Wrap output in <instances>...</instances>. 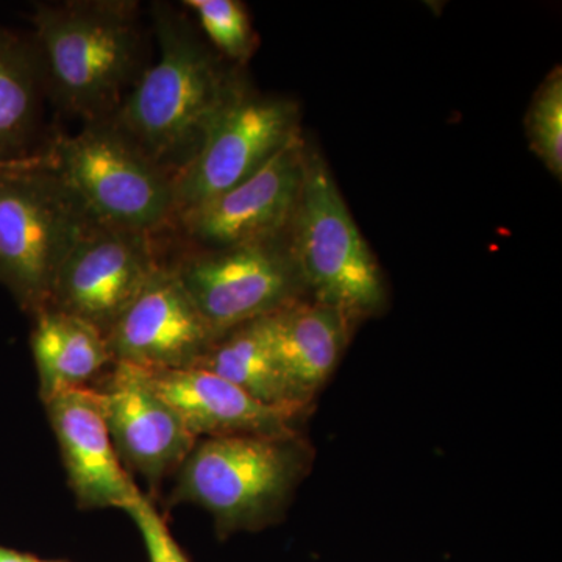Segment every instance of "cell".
Here are the masks:
<instances>
[{"mask_svg":"<svg viewBox=\"0 0 562 562\" xmlns=\"http://www.w3.org/2000/svg\"><path fill=\"white\" fill-rule=\"evenodd\" d=\"M151 13L160 57L105 122L173 181L241 85L231 79L179 11L155 3Z\"/></svg>","mask_w":562,"mask_h":562,"instance_id":"1","label":"cell"},{"mask_svg":"<svg viewBox=\"0 0 562 562\" xmlns=\"http://www.w3.org/2000/svg\"><path fill=\"white\" fill-rule=\"evenodd\" d=\"M33 24L44 81L58 105L87 124L110 120L144 72L138 3H38Z\"/></svg>","mask_w":562,"mask_h":562,"instance_id":"2","label":"cell"},{"mask_svg":"<svg viewBox=\"0 0 562 562\" xmlns=\"http://www.w3.org/2000/svg\"><path fill=\"white\" fill-rule=\"evenodd\" d=\"M98 225L49 155L0 162V280L29 308L49 305L63 261Z\"/></svg>","mask_w":562,"mask_h":562,"instance_id":"3","label":"cell"},{"mask_svg":"<svg viewBox=\"0 0 562 562\" xmlns=\"http://www.w3.org/2000/svg\"><path fill=\"white\" fill-rule=\"evenodd\" d=\"M288 232L303 286L314 301L341 310L350 321L379 312L384 284L379 262L355 224L321 155H306L305 179Z\"/></svg>","mask_w":562,"mask_h":562,"instance_id":"4","label":"cell"},{"mask_svg":"<svg viewBox=\"0 0 562 562\" xmlns=\"http://www.w3.org/2000/svg\"><path fill=\"white\" fill-rule=\"evenodd\" d=\"M303 462L294 435L206 438L181 464L172 498L202 506L221 527H249L279 508Z\"/></svg>","mask_w":562,"mask_h":562,"instance_id":"5","label":"cell"},{"mask_svg":"<svg viewBox=\"0 0 562 562\" xmlns=\"http://www.w3.org/2000/svg\"><path fill=\"white\" fill-rule=\"evenodd\" d=\"M47 155L98 224L151 236L172 224L171 177L109 122H92L79 135L63 136Z\"/></svg>","mask_w":562,"mask_h":562,"instance_id":"6","label":"cell"},{"mask_svg":"<svg viewBox=\"0 0 562 562\" xmlns=\"http://www.w3.org/2000/svg\"><path fill=\"white\" fill-rule=\"evenodd\" d=\"M172 272L214 339L280 312L305 290L290 246L279 239L222 250H195Z\"/></svg>","mask_w":562,"mask_h":562,"instance_id":"7","label":"cell"},{"mask_svg":"<svg viewBox=\"0 0 562 562\" xmlns=\"http://www.w3.org/2000/svg\"><path fill=\"white\" fill-rule=\"evenodd\" d=\"M297 124L291 101L239 88L211 124L198 155L173 179L176 216L260 171L299 135Z\"/></svg>","mask_w":562,"mask_h":562,"instance_id":"8","label":"cell"},{"mask_svg":"<svg viewBox=\"0 0 562 562\" xmlns=\"http://www.w3.org/2000/svg\"><path fill=\"white\" fill-rule=\"evenodd\" d=\"M301 135L250 176L216 198L177 214L172 224L198 250H222L281 238L297 210L305 179Z\"/></svg>","mask_w":562,"mask_h":562,"instance_id":"9","label":"cell"},{"mask_svg":"<svg viewBox=\"0 0 562 562\" xmlns=\"http://www.w3.org/2000/svg\"><path fill=\"white\" fill-rule=\"evenodd\" d=\"M160 268L154 236L98 225L63 261L47 306L106 336Z\"/></svg>","mask_w":562,"mask_h":562,"instance_id":"10","label":"cell"},{"mask_svg":"<svg viewBox=\"0 0 562 562\" xmlns=\"http://www.w3.org/2000/svg\"><path fill=\"white\" fill-rule=\"evenodd\" d=\"M105 338L113 360L144 369L191 368L216 341L166 266L151 276Z\"/></svg>","mask_w":562,"mask_h":562,"instance_id":"11","label":"cell"},{"mask_svg":"<svg viewBox=\"0 0 562 562\" xmlns=\"http://www.w3.org/2000/svg\"><path fill=\"white\" fill-rule=\"evenodd\" d=\"M102 395L103 412L122 464L150 484L180 469L198 439L154 390L144 368L116 361Z\"/></svg>","mask_w":562,"mask_h":562,"instance_id":"12","label":"cell"},{"mask_svg":"<svg viewBox=\"0 0 562 562\" xmlns=\"http://www.w3.org/2000/svg\"><path fill=\"white\" fill-rule=\"evenodd\" d=\"M46 405L77 501L83 508L125 512L140 491L111 441L101 392L74 387L54 395Z\"/></svg>","mask_w":562,"mask_h":562,"instance_id":"13","label":"cell"},{"mask_svg":"<svg viewBox=\"0 0 562 562\" xmlns=\"http://www.w3.org/2000/svg\"><path fill=\"white\" fill-rule=\"evenodd\" d=\"M154 390L194 436L294 435L297 413L255 401L236 384L199 368L146 369Z\"/></svg>","mask_w":562,"mask_h":562,"instance_id":"14","label":"cell"},{"mask_svg":"<svg viewBox=\"0 0 562 562\" xmlns=\"http://www.w3.org/2000/svg\"><path fill=\"white\" fill-rule=\"evenodd\" d=\"M350 322L341 310L316 301H299L266 316L284 380L305 408L335 371Z\"/></svg>","mask_w":562,"mask_h":562,"instance_id":"15","label":"cell"},{"mask_svg":"<svg viewBox=\"0 0 562 562\" xmlns=\"http://www.w3.org/2000/svg\"><path fill=\"white\" fill-rule=\"evenodd\" d=\"M44 402L85 383L113 360L105 335L94 325L58 310L38 312L32 336Z\"/></svg>","mask_w":562,"mask_h":562,"instance_id":"16","label":"cell"},{"mask_svg":"<svg viewBox=\"0 0 562 562\" xmlns=\"http://www.w3.org/2000/svg\"><path fill=\"white\" fill-rule=\"evenodd\" d=\"M191 368L216 373L247 392L255 401L273 408L297 414L305 408L295 401L284 380L266 316L225 333L211 344Z\"/></svg>","mask_w":562,"mask_h":562,"instance_id":"17","label":"cell"},{"mask_svg":"<svg viewBox=\"0 0 562 562\" xmlns=\"http://www.w3.org/2000/svg\"><path fill=\"white\" fill-rule=\"evenodd\" d=\"M43 83L38 50L0 29V162L25 158Z\"/></svg>","mask_w":562,"mask_h":562,"instance_id":"18","label":"cell"},{"mask_svg":"<svg viewBox=\"0 0 562 562\" xmlns=\"http://www.w3.org/2000/svg\"><path fill=\"white\" fill-rule=\"evenodd\" d=\"M183 5L194 11L202 31L213 46L233 61L244 63L254 54L257 40L249 13L236 0H187Z\"/></svg>","mask_w":562,"mask_h":562,"instance_id":"19","label":"cell"},{"mask_svg":"<svg viewBox=\"0 0 562 562\" xmlns=\"http://www.w3.org/2000/svg\"><path fill=\"white\" fill-rule=\"evenodd\" d=\"M531 150L550 172L562 177V74L557 68L543 80L527 114Z\"/></svg>","mask_w":562,"mask_h":562,"instance_id":"20","label":"cell"},{"mask_svg":"<svg viewBox=\"0 0 562 562\" xmlns=\"http://www.w3.org/2000/svg\"><path fill=\"white\" fill-rule=\"evenodd\" d=\"M125 512L138 527L150 562H188L179 543L172 538L168 525L165 524L149 498L139 494Z\"/></svg>","mask_w":562,"mask_h":562,"instance_id":"21","label":"cell"},{"mask_svg":"<svg viewBox=\"0 0 562 562\" xmlns=\"http://www.w3.org/2000/svg\"><path fill=\"white\" fill-rule=\"evenodd\" d=\"M0 562H38L27 554L13 552V550L2 549L0 547Z\"/></svg>","mask_w":562,"mask_h":562,"instance_id":"22","label":"cell"},{"mask_svg":"<svg viewBox=\"0 0 562 562\" xmlns=\"http://www.w3.org/2000/svg\"><path fill=\"white\" fill-rule=\"evenodd\" d=\"M38 562H44V561H38Z\"/></svg>","mask_w":562,"mask_h":562,"instance_id":"23","label":"cell"}]
</instances>
